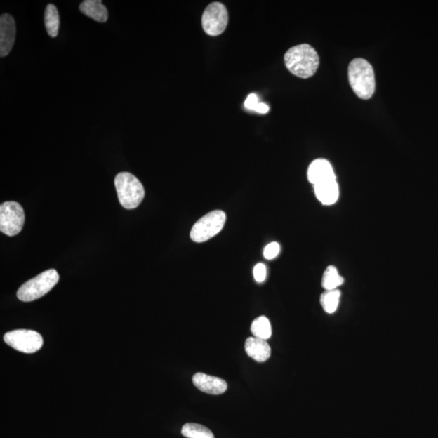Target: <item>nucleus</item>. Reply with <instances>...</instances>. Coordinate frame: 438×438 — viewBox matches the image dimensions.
<instances>
[{
	"instance_id": "1",
	"label": "nucleus",
	"mask_w": 438,
	"mask_h": 438,
	"mask_svg": "<svg viewBox=\"0 0 438 438\" xmlns=\"http://www.w3.org/2000/svg\"><path fill=\"white\" fill-rule=\"evenodd\" d=\"M284 62L286 69L292 74L306 79L315 74L319 67L320 58L312 46L300 44L286 52Z\"/></svg>"
},
{
	"instance_id": "2",
	"label": "nucleus",
	"mask_w": 438,
	"mask_h": 438,
	"mask_svg": "<svg viewBox=\"0 0 438 438\" xmlns=\"http://www.w3.org/2000/svg\"><path fill=\"white\" fill-rule=\"evenodd\" d=\"M349 83L356 95L368 100L376 88L373 67L369 62L361 58L353 60L348 67Z\"/></svg>"
},
{
	"instance_id": "3",
	"label": "nucleus",
	"mask_w": 438,
	"mask_h": 438,
	"mask_svg": "<svg viewBox=\"0 0 438 438\" xmlns=\"http://www.w3.org/2000/svg\"><path fill=\"white\" fill-rule=\"evenodd\" d=\"M119 203L121 206L133 210L142 203L145 197V190L142 182L129 172H121L114 179Z\"/></svg>"
},
{
	"instance_id": "4",
	"label": "nucleus",
	"mask_w": 438,
	"mask_h": 438,
	"mask_svg": "<svg viewBox=\"0 0 438 438\" xmlns=\"http://www.w3.org/2000/svg\"><path fill=\"white\" fill-rule=\"evenodd\" d=\"M60 275L54 269L44 271L25 283L18 291V297L23 302H31L41 298L58 284Z\"/></svg>"
},
{
	"instance_id": "5",
	"label": "nucleus",
	"mask_w": 438,
	"mask_h": 438,
	"mask_svg": "<svg viewBox=\"0 0 438 438\" xmlns=\"http://www.w3.org/2000/svg\"><path fill=\"white\" fill-rule=\"evenodd\" d=\"M226 219V213L223 211H213L207 213L192 227L190 232L192 241L203 243L215 237L225 225Z\"/></svg>"
},
{
	"instance_id": "6",
	"label": "nucleus",
	"mask_w": 438,
	"mask_h": 438,
	"mask_svg": "<svg viewBox=\"0 0 438 438\" xmlns=\"http://www.w3.org/2000/svg\"><path fill=\"white\" fill-rule=\"evenodd\" d=\"M8 346L20 352L32 354L44 346V338L39 332L31 330H15L4 336Z\"/></svg>"
},
{
	"instance_id": "7",
	"label": "nucleus",
	"mask_w": 438,
	"mask_h": 438,
	"mask_svg": "<svg viewBox=\"0 0 438 438\" xmlns=\"http://www.w3.org/2000/svg\"><path fill=\"white\" fill-rule=\"evenodd\" d=\"M25 224V212L15 201H6L0 206V231L8 237L17 236Z\"/></svg>"
},
{
	"instance_id": "8",
	"label": "nucleus",
	"mask_w": 438,
	"mask_h": 438,
	"mask_svg": "<svg viewBox=\"0 0 438 438\" xmlns=\"http://www.w3.org/2000/svg\"><path fill=\"white\" fill-rule=\"evenodd\" d=\"M229 15L225 5L213 2L208 4L203 13L201 24L206 34L218 36L226 30Z\"/></svg>"
},
{
	"instance_id": "9",
	"label": "nucleus",
	"mask_w": 438,
	"mask_h": 438,
	"mask_svg": "<svg viewBox=\"0 0 438 438\" xmlns=\"http://www.w3.org/2000/svg\"><path fill=\"white\" fill-rule=\"evenodd\" d=\"M15 22L11 15L4 13L0 17V56H7L11 52L15 39Z\"/></svg>"
},
{
	"instance_id": "10",
	"label": "nucleus",
	"mask_w": 438,
	"mask_h": 438,
	"mask_svg": "<svg viewBox=\"0 0 438 438\" xmlns=\"http://www.w3.org/2000/svg\"><path fill=\"white\" fill-rule=\"evenodd\" d=\"M307 179L314 185L321 184L327 181L336 180L330 161L326 159H316L310 165L307 169Z\"/></svg>"
},
{
	"instance_id": "11",
	"label": "nucleus",
	"mask_w": 438,
	"mask_h": 438,
	"mask_svg": "<svg viewBox=\"0 0 438 438\" xmlns=\"http://www.w3.org/2000/svg\"><path fill=\"white\" fill-rule=\"evenodd\" d=\"M192 383L197 389L210 394H222L227 389L225 380L202 373L194 374Z\"/></svg>"
},
{
	"instance_id": "12",
	"label": "nucleus",
	"mask_w": 438,
	"mask_h": 438,
	"mask_svg": "<svg viewBox=\"0 0 438 438\" xmlns=\"http://www.w3.org/2000/svg\"><path fill=\"white\" fill-rule=\"evenodd\" d=\"M245 351L249 357L259 363L267 361L271 354L267 341L255 337H250L245 342Z\"/></svg>"
},
{
	"instance_id": "13",
	"label": "nucleus",
	"mask_w": 438,
	"mask_h": 438,
	"mask_svg": "<svg viewBox=\"0 0 438 438\" xmlns=\"http://www.w3.org/2000/svg\"><path fill=\"white\" fill-rule=\"evenodd\" d=\"M314 192L318 201L325 206L335 204L340 196V190H338L336 180L314 185Z\"/></svg>"
},
{
	"instance_id": "14",
	"label": "nucleus",
	"mask_w": 438,
	"mask_h": 438,
	"mask_svg": "<svg viewBox=\"0 0 438 438\" xmlns=\"http://www.w3.org/2000/svg\"><path fill=\"white\" fill-rule=\"evenodd\" d=\"M80 11L98 22L104 23L108 20L107 9L100 0H85L80 4Z\"/></svg>"
},
{
	"instance_id": "15",
	"label": "nucleus",
	"mask_w": 438,
	"mask_h": 438,
	"mask_svg": "<svg viewBox=\"0 0 438 438\" xmlns=\"http://www.w3.org/2000/svg\"><path fill=\"white\" fill-rule=\"evenodd\" d=\"M44 23L46 32L51 38L58 35L60 29V15L55 5L49 4L46 6L44 14Z\"/></svg>"
},
{
	"instance_id": "16",
	"label": "nucleus",
	"mask_w": 438,
	"mask_h": 438,
	"mask_svg": "<svg viewBox=\"0 0 438 438\" xmlns=\"http://www.w3.org/2000/svg\"><path fill=\"white\" fill-rule=\"evenodd\" d=\"M344 283V279L338 274V271L333 265L328 267L323 274L321 285L326 291L338 289Z\"/></svg>"
},
{
	"instance_id": "17",
	"label": "nucleus",
	"mask_w": 438,
	"mask_h": 438,
	"mask_svg": "<svg viewBox=\"0 0 438 438\" xmlns=\"http://www.w3.org/2000/svg\"><path fill=\"white\" fill-rule=\"evenodd\" d=\"M251 331L255 338L267 340L272 336V327L267 317L260 316L253 321Z\"/></svg>"
},
{
	"instance_id": "18",
	"label": "nucleus",
	"mask_w": 438,
	"mask_h": 438,
	"mask_svg": "<svg viewBox=\"0 0 438 438\" xmlns=\"http://www.w3.org/2000/svg\"><path fill=\"white\" fill-rule=\"evenodd\" d=\"M341 292L340 290L326 291L321 296V305L327 314H333L340 305Z\"/></svg>"
},
{
	"instance_id": "19",
	"label": "nucleus",
	"mask_w": 438,
	"mask_h": 438,
	"mask_svg": "<svg viewBox=\"0 0 438 438\" xmlns=\"http://www.w3.org/2000/svg\"><path fill=\"white\" fill-rule=\"evenodd\" d=\"M181 434L187 438H215L208 427L194 423H187L182 426Z\"/></svg>"
},
{
	"instance_id": "20",
	"label": "nucleus",
	"mask_w": 438,
	"mask_h": 438,
	"mask_svg": "<svg viewBox=\"0 0 438 438\" xmlns=\"http://www.w3.org/2000/svg\"><path fill=\"white\" fill-rule=\"evenodd\" d=\"M280 246L277 242H272L267 245L264 249V257L267 260L274 259L279 255Z\"/></svg>"
},
{
	"instance_id": "21",
	"label": "nucleus",
	"mask_w": 438,
	"mask_h": 438,
	"mask_svg": "<svg viewBox=\"0 0 438 438\" xmlns=\"http://www.w3.org/2000/svg\"><path fill=\"white\" fill-rule=\"evenodd\" d=\"M253 276L258 283H263L267 278V267L263 263H258L255 265L253 269Z\"/></svg>"
},
{
	"instance_id": "22",
	"label": "nucleus",
	"mask_w": 438,
	"mask_h": 438,
	"mask_svg": "<svg viewBox=\"0 0 438 438\" xmlns=\"http://www.w3.org/2000/svg\"><path fill=\"white\" fill-rule=\"evenodd\" d=\"M258 103V97L255 93H250L244 102V106L247 109H253L254 111Z\"/></svg>"
},
{
	"instance_id": "23",
	"label": "nucleus",
	"mask_w": 438,
	"mask_h": 438,
	"mask_svg": "<svg viewBox=\"0 0 438 438\" xmlns=\"http://www.w3.org/2000/svg\"><path fill=\"white\" fill-rule=\"evenodd\" d=\"M255 112L262 114H267L270 111V107L267 104L259 102L254 109Z\"/></svg>"
}]
</instances>
